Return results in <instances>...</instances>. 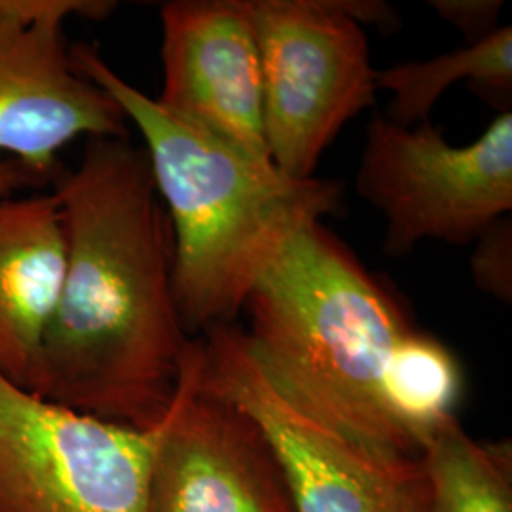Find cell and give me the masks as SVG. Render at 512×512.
<instances>
[{"label":"cell","instance_id":"8fae6325","mask_svg":"<svg viewBox=\"0 0 512 512\" xmlns=\"http://www.w3.org/2000/svg\"><path fill=\"white\" fill-rule=\"evenodd\" d=\"M67 266V234L54 192L0 200V372L31 384Z\"/></svg>","mask_w":512,"mask_h":512},{"label":"cell","instance_id":"7a4b0ae2","mask_svg":"<svg viewBox=\"0 0 512 512\" xmlns=\"http://www.w3.org/2000/svg\"><path fill=\"white\" fill-rule=\"evenodd\" d=\"M74 69L122 107L147 150L173 234V291L196 338L232 325L260 275L296 232L338 211L342 184L293 179L272 160L194 128L116 73L93 44L71 46Z\"/></svg>","mask_w":512,"mask_h":512},{"label":"cell","instance_id":"e0dca14e","mask_svg":"<svg viewBox=\"0 0 512 512\" xmlns=\"http://www.w3.org/2000/svg\"><path fill=\"white\" fill-rule=\"evenodd\" d=\"M429 6L440 18L450 21L454 27L475 44L492 35L497 29V18L501 14V0H431Z\"/></svg>","mask_w":512,"mask_h":512},{"label":"cell","instance_id":"4fadbf2b","mask_svg":"<svg viewBox=\"0 0 512 512\" xmlns=\"http://www.w3.org/2000/svg\"><path fill=\"white\" fill-rule=\"evenodd\" d=\"M458 80H469L490 95L511 93V25L456 52L376 71V88L393 95L385 118L397 126L427 122L440 95Z\"/></svg>","mask_w":512,"mask_h":512},{"label":"cell","instance_id":"3957f363","mask_svg":"<svg viewBox=\"0 0 512 512\" xmlns=\"http://www.w3.org/2000/svg\"><path fill=\"white\" fill-rule=\"evenodd\" d=\"M243 311L247 346L287 401L366 448L421 458L382 391L387 359L414 325L323 220L294 234Z\"/></svg>","mask_w":512,"mask_h":512},{"label":"cell","instance_id":"30bf717a","mask_svg":"<svg viewBox=\"0 0 512 512\" xmlns=\"http://www.w3.org/2000/svg\"><path fill=\"white\" fill-rule=\"evenodd\" d=\"M122 107L74 69L65 27L0 19V156L54 179L73 141L129 137Z\"/></svg>","mask_w":512,"mask_h":512},{"label":"cell","instance_id":"2e32d148","mask_svg":"<svg viewBox=\"0 0 512 512\" xmlns=\"http://www.w3.org/2000/svg\"><path fill=\"white\" fill-rule=\"evenodd\" d=\"M114 8L110 0H0V19L21 27H65L73 18L105 19Z\"/></svg>","mask_w":512,"mask_h":512},{"label":"cell","instance_id":"ac0fdd59","mask_svg":"<svg viewBox=\"0 0 512 512\" xmlns=\"http://www.w3.org/2000/svg\"><path fill=\"white\" fill-rule=\"evenodd\" d=\"M52 181V177L29 165L0 156V200L16 196L21 190H48Z\"/></svg>","mask_w":512,"mask_h":512},{"label":"cell","instance_id":"5bb4252c","mask_svg":"<svg viewBox=\"0 0 512 512\" xmlns=\"http://www.w3.org/2000/svg\"><path fill=\"white\" fill-rule=\"evenodd\" d=\"M382 391L389 414L420 450L442 423L456 418L461 368L437 338L408 330L391 351Z\"/></svg>","mask_w":512,"mask_h":512},{"label":"cell","instance_id":"8992f818","mask_svg":"<svg viewBox=\"0 0 512 512\" xmlns=\"http://www.w3.org/2000/svg\"><path fill=\"white\" fill-rule=\"evenodd\" d=\"M266 147L275 167L311 179L336 135L374 105L363 25L338 0H253Z\"/></svg>","mask_w":512,"mask_h":512},{"label":"cell","instance_id":"9a60e30c","mask_svg":"<svg viewBox=\"0 0 512 512\" xmlns=\"http://www.w3.org/2000/svg\"><path fill=\"white\" fill-rule=\"evenodd\" d=\"M471 274L475 285L503 302L512 298V222L501 217L475 241Z\"/></svg>","mask_w":512,"mask_h":512},{"label":"cell","instance_id":"52a82bcc","mask_svg":"<svg viewBox=\"0 0 512 512\" xmlns=\"http://www.w3.org/2000/svg\"><path fill=\"white\" fill-rule=\"evenodd\" d=\"M158 427L97 420L0 372V512H147Z\"/></svg>","mask_w":512,"mask_h":512},{"label":"cell","instance_id":"5b68a950","mask_svg":"<svg viewBox=\"0 0 512 512\" xmlns=\"http://www.w3.org/2000/svg\"><path fill=\"white\" fill-rule=\"evenodd\" d=\"M200 387L260 427L294 512H429L420 458L376 452L313 420L266 378L234 323L200 336Z\"/></svg>","mask_w":512,"mask_h":512},{"label":"cell","instance_id":"277c9868","mask_svg":"<svg viewBox=\"0 0 512 512\" xmlns=\"http://www.w3.org/2000/svg\"><path fill=\"white\" fill-rule=\"evenodd\" d=\"M359 196L385 219V255L421 241L475 243L512 209V112L469 145H452L429 120L397 126L374 114L357 169Z\"/></svg>","mask_w":512,"mask_h":512},{"label":"cell","instance_id":"7c38bea8","mask_svg":"<svg viewBox=\"0 0 512 512\" xmlns=\"http://www.w3.org/2000/svg\"><path fill=\"white\" fill-rule=\"evenodd\" d=\"M429 512H512L511 442H476L458 418L421 448Z\"/></svg>","mask_w":512,"mask_h":512},{"label":"cell","instance_id":"ba28073f","mask_svg":"<svg viewBox=\"0 0 512 512\" xmlns=\"http://www.w3.org/2000/svg\"><path fill=\"white\" fill-rule=\"evenodd\" d=\"M147 512H294L260 427L238 406L200 387V336L175 403L158 427Z\"/></svg>","mask_w":512,"mask_h":512},{"label":"cell","instance_id":"9c48e42d","mask_svg":"<svg viewBox=\"0 0 512 512\" xmlns=\"http://www.w3.org/2000/svg\"><path fill=\"white\" fill-rule=\"evenodd\" d=\"M171 116L253 156L272 160L262 114V69L253 0H171L160 8Z\"/></svg>","mask_w":512,"mask_h":512},{"label":"cell","instance_id":"6da1fadb","mask_svg":"<svg viewBox=\"0 0 512 512\" xmlns=\"http://www.w3.org/2000/svg\"><path fill=\"white\" fill-rule=\"evenodd\" d=\"M54 192L67 266L29 389L80 414L139 431L175 403L194 338L173 291V234L147 150L86 139Z\"/></svg>","mask_w":512,"mask_h":512}]
</instances>
